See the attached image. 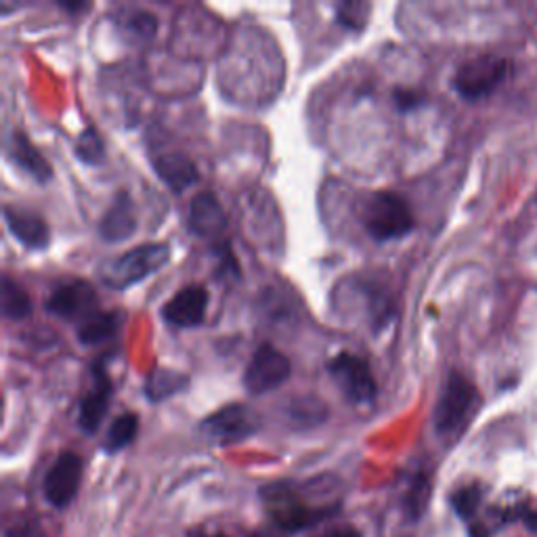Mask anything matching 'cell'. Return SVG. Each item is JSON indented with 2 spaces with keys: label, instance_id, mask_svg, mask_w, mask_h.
<instances>
[{
  "label": "cell",
  "instance_id": "4316f807",
  "mask_svg": "<svg viewBox=\"0 0 537 537\" xmlns=\"http://www.w3.org/2000/svg\"><path fill=\"white\" fill-rule=\"evenodd\" d=\"M426 500H428V481L424 477H418L414 487L410 489V493H407V510H410V514L414 519H418L424 506H426Z\"/></svg>",
  "mask_w": 537,
  "mask_h": 537
},
{
  "label": "cell",
  "instance_id": "7a4b0ae2",
  "mask_svg": "<svg viewBox=\"0 0 537 537\" xmlns=\"http://www.w3.org/2000/svg\"><path fill=\"white\" fill-rule=\"evenodd\" d=\"M170 261V246L166 242H145L122 252L99 265L101 284L112 290H126L139 284L147 275L156 273Z\"/></svg>",
  "mask_w": 537,
  "mask_h": 537
},
{
  "label": "cell",
  "instance_id": "f1b7e54d",
  "mask_svg": "<svg viewBox=\"0 0 537 537\" xmlns=\"http://www.w3.org/2000/svg\"><path fill=\"white\" fill-rule=\"evenodd\" d=\"M315 537H361V533L355 527H334L324 533H317Z\"/></svg>",
  "mask_w": 537,
  "mask_h": 537
},
{
  "label": "cell",
  "instance_id": "9a60e30c",
  "mask_svg": "<svg viewBox=\"0 0 537 537\" xmlns=\"http://www.w3.org/2000/svg\"><path fill=\"white\" fill-rule=\"evenodd\" d=\"M137 229V221H135V208H133V200L128 196V191L120 189L116 191V196L103 212V217L99 221V235L101 240L107 244H116V242H124L131 238Z\"/></svg>",
  "mask_w": 537,
  "mask_h": 537
},
{
  "label": "cell",
  "instance_id": "277c9868",
  "mask_svg": "<svg viewBox=\"0 0 537 537\" xmlns=\"http://www.w3.org/2000/svg\"><path fill=\"white\" fill-rule=\"evenodd\" d=\"M479 407V391L460 372H449L435 407V428L441 437L460 435Z\"/></svg>",
  "mask_w": 537,
  "mask_h": 537
},
{
  "label": "cell",
  "instance_id": "603a6c76",
  "mask_svg": "<svg viewBox=\"0 0 537 537\" xmlns=\"http://www.w3.org/2000/svg\"><path fill=\"white\" fill-rule=\"evenodd\" d=\"M120 24L126 34H133L135 38L147 40L152 38L158 30V19L154 13L143 11V9H131L120 15Z\"/></svg>",
  "mask_w": 537,
  "mask_h": 537
},
{
  "label": "cell",
  "instance_id": "3957f363",
  "mask_svg": "<svg viewBox=\"0 0 537 537\" xmlns=\"http://www.w3.org/2000/svg\"><path fill=\"white\" fill-rule=\"evenodd\" d=\"M263 498L271 508V517L277 529L282 531H298L305 527H315L332 519L338 506H321L313 508L305 500H300L298 487L290 483H275L263 489Z\"/></svg>",
  "mask_w": 537,
  "mask_h": 537
},
{
  "label": "cell",
  "instance_id": "5b68a950",
  "mask_svg": "<svg viewBox=\"0 0 537 537\" xmlns=\"http://www.w3.org/2000/svg\"><path fill=\"white\" fill-rule=\"evenodd\" d=\"M326 368L332 380L338 384L342 395H345L351 403L365 405L376 399L378 384L374 380L368 361L363 357H357L347 351L338 353L328 361Z\"/></svg>",
  "mask_w": 537,
  "mask_h": 537
},
{
  "label": "cell",
  "instance_id": "9c48e42d",
  "mask_svg": "<svg viewBox=\"0 0 537 537\" xmlns=\"http://www.w3.org/2000/svg\"><path fill=\"white\" fill-rule=\"evenodd\" d=\"M45 309L66 321H87L97 311V294L89 282L82 279H70L66 284H59L45 300Z\"/></svg>",
  "mask_w": 537,
  "mask_h": 537
},
{
  "label": "cell",
  "instance_id": "30bf717a",
  "mask_svg": "<svg viewBox=\"0 0 537 537\" xmlns=\"http://www.w3.org/2000/svg\"><path fill=\"white\" fill-rule=\"evenodd\" d=\"M82 479V460L74 451H61L47 470L42 491L55 508H66L76 498Z\"/></svg>",
  "mask_w": 537,
  "mask_h": 537
},
{
  "label": "cell",
  "instance_id": "cb8c5ba5",
  "mask_svg": "<svg viewBox=\"0 0 537 537\" xmlns=\"http://www.w3.org/2000/svg\"><path fill=\"white\" fill-rule=\"evenodd\" d=\"M372 13L370 3H361V0H351V3H338L336 5V19L340 26L349 30H363L368 24V17Z\"/></svg>",
  "mask_w": 537,
  "mask_h": 537
},
{
  "label": "cell",
  "instance_id": "e0dca14e",
  "mask_svg": "<svg viewBox=\"0 0 537 537\" xmlns=\"http://www.w3.org/2000/svg\"><path fill=\"white\" fill-rule=\"evenodd\" d=\"M152 166H154V173L158 175V179L177 193L200 181V173H198L196 164H193V160L183 152L160 154L152 160Z\"/></svg>",
  "mask_w": 537,
  "mask_h": 537
},
{
  "label": "cell",
  "instance_id": "d4e9b609",
  "mask_svg": "<svg viewBox=\"0 0 537 537\" xmlns=\"http://www.w3.org/2000/svg\"><path fill=\"white\" fill-rule=\"evenodd\" d=\"M454 508L456 512L460 514V517L468 519L472 517V514H475V510L479 508V502H481V491L479 487L475 485H470V487H464L460 491H456V496H454Z\"/></svg>",
  "mask_w": 537,
  "mask_h": 537
},
{
  "label": "cell",
  "instance_id": "8992f818",
  "mask_svg": "<svg viewBox=\"0 0 537 537\" xmlns=\"http://www.w3.org/2000/svg\"><path fill=\"white\" fill-rule=\"evenodd\" d=\"M261 426V418L250 405L244 403H229L221 410L210 414L202 422V433L217 445L240 443L252 437Z\"/></svg>",
  "mask_w": 537,
  "mask_h": 537
},
{
  "label": "cell",
  "instance_id": "ffe728a7",
  "mask_svg": "<svg viewBox=\"0 0 537 537\" xmlns=\"http://www.w3.org/2000/svg\"><path fill=\"white\" fill-rule=\"evenodd\" d=\"M118 317H120L118 311H97L93 317L78 324V330H76L78 340L82 342V345L93 347L107 338H112L120 324Z\"/></svg>",
  "mask_w": 537,
  "mask_h": 537
},
{
  "label": "cell",
  "instance_id": "7402d4cb",
  "mask_svg": "<svg viewBox=\"0 0 537 537\" xmlns=\"http://www.w3.org/2000/svg\"><path fill=\"white\" fill-rule=\"evenodd\" d=\"M74 152L80 162L89 166H99L105 158V145L101 135L97 133V128L93 124L84 126V131L78 135L74 143Z\"/></svg>",
  "mask_w": 537,
  "mask_h": 537
},
{
  "label": "cell",
  "instance_id": "7c38bea8",
  "mask_svg": "<svg viewBox=\"0 0 537 537\" xmlns=\"http://www.w3.org/2000/svg\"><path fill=\"white\" fill-rule=\"evenodd\" d=\"M208 298V290L200 284L183 286L166 300L162 307V317L166 324L175 328L202 326L208 309Z\"/></svg>",
  "mask_w": 537,
  "mask_h": 537
},
{
  "label": "cell",
  "instance_id": "8fae6325",
  "mask_svg": "<svg viewBox=\"0 0 537 537\" xmlns=\"http://www.w3.org/2000/svg\"><path fill=\"white\" fill-rule=\"evenodd\" d=\"M91 378H93L91 391L80 399V405H78V426L87 435L97 433L101 420L105 418L107 407H110V399L114 391L110 374H107V368H105V357H99L97 361H93Z\"/></svg>",
  "mask_w": 537,
  "mask_h": 537
},
{
  "label": "cell",
  "instance_id": "2e32d148",
  "mask_svg": "<svg viewBox=\"0 0 537 537\" xmlns=\"http://www.w3.org/2000/svg\"><path fill=\"white\" fill-rule=\"evenodd\" d=\"M5 154L15 166H19L24 173H28L38 183H47L53 177L51 164L47 162L45 156L40 154V149L28 139L24 131H13L7 137Z\"/></svg>",
  "mask_w": 537,
  "mask_h": 537
},
{
  "label": "cell",
  "instance_id": "ac0fdd59",
  "mask_svg": "<svg viewBox=\"0 0 537 537\" xmlns=\"http://www.w3.org/2000/svg\"><path fill=\"white\" fill-rule=\"evenodd\" d=\"M189 378L177 370H166V368H156L147 374L145 380V397L152 403H160L168 397H173L187 389Z\"/></svg>",
  "mask_w": 537,
  "mask_h": 537
},
{
  "label": "cell",
  "instance_id": "83f0119b",
  "mask_svg": "<svg viewBox=\"0 0 537 537\" xmlns=\"http://www.w3.org/2000/svg\"><path fill=\"white\" fill-rule=\"evenodd\" d=\"M393 99L401 112H410L422 103V95L418 91H412V89H395Z\"/></svg>",
  "mask_w": 537,
  "mask_h": 537
},
{
  "label": "cell",
  "instance_id": "52a82bcc",
  "mask_svg": "<svg viewBox=\"0 0 537 537\" xmlns=\"http://www.w3.org/2000/svg\"><path fill=\"white\" fill-rule=\"evenodd\" d=\"M508 74V61L496 55H481L470 59L458 68L454 76V89L468 101H477L496 91Z\"/></svg>",
  "mask_w": 537,
  "mask_h": 537
},
{
  "label": "cell",
  "instance_id": "5bb4252c",
  "mask_svg": "<svg viewBox=\"0 0 537 537\" xmlns=\"http://www.w3.org/2000/svg\"><path fill=\"white\" fill-rule=\"evenodd\" d=\"M3 217H5L9 231L13 233V238L21 246H26L28 250H45L49 246V240H51L49 225L45 223V219H40L38 214L5 204Z\"/></svg>",
  "mask_w": 537,
  "mask_h": 537
},
{
  "label": "cell",
  "instance_id": "6da1fadb",
  "mask_svg": "<svg viewBox=\"0 0 537 537\" xmlns=\"http://www.w3.org/2000/svg\"><path fill=\"white\" fill-rule=\"evenodd\" d=\"M359 223L376 242L403 238L414 229L410 204L395 191H372L359 202Z\"/></svg>",
  "mask_w": 537,
  "mask_h": 537
},
{
  "label": "cell",
  "instance_id": "4fadbf2b",
  "mask_svg": "<svg viewBox=\"0 0 537 537\" xmlns=\"http://www.w3.org/2000/svg\"><path fill=\"white\" fill-rule=\"evenodd\" d=\"M187 227L191 233H196L198 238H221L223 231L227 229V217L212 191H200L191 198L187 210Z\"/></svg>",
  "mask_w": 537,
  "mask_h": 537
},
{
  "label": "cell",
  "instance_id": "ba28073f",
  "mask_svg": "<svg viewBox=\"0 0 537 537\" xmlns=\"http://www.w3.org/2000/svg\"><path fill=\"white\" fill-rule=\"evenodd\" d=\"M290 359L269 342L254 351L244 372V386L250 395H265L290 378Z\"/></svg>",
  "mask_w": 537,
  "mask_h": 537
},
{
  "label": "cell",
  "instance_id": "d6986e66",
  "mask_svg": "<svg viewBox=\"0 0 537 537\" xmlns=\"http://www.w3.org/2000/svg\"><path fill=\"white\" fill-rule=\"evenodd\" d=\"M0 313L7 319H24L32 313V300L9 273L0 275Z\"/></svg>",
  "mask_w": 537,
  "mask_h": 537
},
{
  "label": "cell",
  "instance_id": "1f68e13d",
  "mask_svg": "<svg viewBox=\"0 0 537 537\" xmlns=\"http://www.w3.org/2000/svg\"><path fill=\"white\" fill-rule=\"evenodd\" d=\"M189 537H223V535H210L206 531H193Z\"/></svg>",
  "mask_w": 537,
  "mask_h": 537
},
{
  "label": "cell",
  "instance_id": "484cf974",
  "mask_svg": "<svg viewBox=\"0 0 537 537\" xmlns=\"http://www.w3.org/2000/svg\"><path fill=\"white\" fill-rule=\"evenodd\" d=\"M326 414V407L321 401L317 399H298L294 405H292V416L300 422H321V418H324Z\"/></svg>",
  "mask_w": 537,
  "mask_h": 537
},
{
  "label": "cell",
  "instance_id": "44dd1931",
  "mask_svg": "<svg viewBox=\"0 0 537 537\" xmlns=\"http://www.w3.org/2000/svg\"><path fill=\"white\" fill-rule=\"evenodd\" d=\"M137 428H139V418L135 414L131 412L120 414L110 424V428H107V433L103 437V451H107V454H116V451L124 449L135 439Z\"/></svg>",
  "mask_w": 537,
  "mask_h": 537
},
{
  "label": "cell",
  "instance_id": "f546056e",
  "mask_svg": "<svg viewBox=\"0 0 537 537\" xmlns=\"http://www.w3.org/2000/svg\"><path fill=\"white\" fill-rule=\"evenodd\" d=\"M61 9H66V11H70V13H76V11H84V9H89L91 5L89 3H70V0H68V3H57Z\"/></svg>",
  "mask_w": 537,
  "mask_h": 537
},
{
  "label": "cell",
  "instance_id": "4dcf8cb0",
  "mask_svg": "<svg viewBox=\"0 0 537 537\" xmlns=\"http://www.w3.org/2000/svg\"><path fill=\"white\" fill-rule=\"evenodd\" d=\"M282 533H284L282 529H273V531H261V533H256L254 537H284Z\"/></svg>",
  "mask_w": 537,
  "mask_h": 537
}]
</instances>
